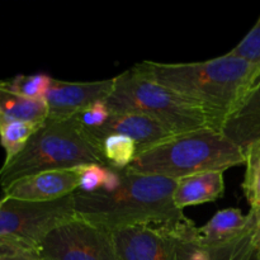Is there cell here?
Wrapping results in <instances>:
<instances>
[{
	"label": "cell",
	"instance_id": "1",
	"mask_svg": "<svg viewBox=\"0 0 260 260\" xmlns=\"http://www.w3.org/2000/svg\"><path fill=\"white\" fill-rule=\"evenodd\" d=\"M137 68L161 85L206 112L211 127L222 131L260 76V66L230 52L200 62L164 63L142 61Z\"/></svg>",
	"mask_w": 260,
	"mask_h": 260
},
{
	"label": "cell",
	"instance_id": "2",
	"mask_svg": "<svg viewBox=\"0 0 260 260\" xmlns=\"http://www.w3.org/2000/svg\"><path fill=\"white\" fill-rule=\"evenodd\" d=\"M177 180L122 170L121 187L73 194L75 217L108 231L134 226L169 225L185 220L173 202Z\"/></svg>",
	"mask_w": 260,
	"mask_h": 260
},
{
	"label": "cell",
	"instance_id": "3",
	"mask_svg": "<svg viewBox=\"0 0 260 260\" xmlns=\"http://www.w3.org/2000/svg\"><path fill=\"white\" fill-rule=\"evenodd\" d=\"M245 164V151L222 131L202 128L178 135L135 157L127 170L168 179L225 172Z\"/></svg>",
	"mask_w": 260,
	"mask_h": 260
},
{
	"label": "cell",
	"instance_id": "4",
	"mask_svg": "<svg viewBox=\"0 0 260 260\" xmlns=\"http://www.w3.org/2000/svg\"><path fill=\"white\" fill-rule=\"evenodd\" d=\"M89 164L107 167L102 147L90 139L76 117L46 119L24 149L0 168V187L20 178L52 170L76 169Z\"/></svg>",
	"mask_w": 260,
	"mask_h": 260
},
{
	"label": "cell",
	"instance_id": "5",
	"mask_svg": "<svg viewBox=\"0 0 260 260\" xmlns=\"http://www.w3.org/2000/svg\"><path fill=\"white\" fill-rule=\"evenodd\" d=\"M106 103L111 113L129 112L151 117L175 136L212 128L203 109L155 81L136 65L114 78L113 90Z\"/></svg>",
	"mask_w": 260,
	"mask_h": 260
},
{
	"label": "cell",
	"instance_id": "6",
	"mask_svg": "<svg viewBox=\"0 0 260 260\" xmlns=\"http://www.w3.org/2000/svg\"><path fill=\"white\" fill-rule=\"evenodd\" d=\"M37 253L41 260H122L111 231L78 217L52 229Z\"/></svg>",
	"mask_w": 260,
	"mask_h": 260
},
{
	"label": "cell",
	"instance_id": "7",
	"mask_svg": "<svg viewBox=\"0 0 260 260\" xmlns=\"http://www.w3.org/2000/svg\"><path fill=\"white\" fill-rule=\"evenodd\" d=\"M74 217L73 196L46 203L2 197L0 236L18 239L37 248L52 229Z\"/></svg>",
	"mask_w": 260,
	"mask_h": 260
},
{
	"label": "cell",
	"instance_id": "8",
	"mask_svg": "<svg viewBox=\"0 0 260 260\" xmlns=\"http://www.w3.org/2000/svg\"><path fill=\"white\" fill-rule=\"evenodd\" d=\"M114 86V78L98 81H62L53 79L45 96L47 119L73 118L96 102H106Z\"/></svg>",
	"mask_w": 260,
	"mask_h": 260
},
{
	"label": "cell",
	"instance_id": "9",
	"mask_svg": "<svg viewBox=\"0 0 260 260\" xmlns=\"http://www.w3.org/2000/svg\"><path fill=\"white\" fill-rule=\"evenodd\" d=\"M80 187L79 168L28 175L3 188V197L24 202L46 203L73 196Z\"/></svg>",
	"mask_w": 260,
	"mask_h": 260
},
{
	"label": "cell",
	"instance_id": "10",
	"mask_svg": "<svg viewBox=\"0 0 260 260\" xmlns=\"http://www.w3.org/2000/svg\"><path fill=\"white\" fill-rule=\"evenodd\" d=\"M111 233L122 260H178L174 240L164 226H134Z\"/></svg>",
	"mask_w": 260,
	"mask_h": 260
},
{
	"label": "cell",
	"instance_id": "11",
	"mask_svg": "<svg viewBox=\"0 0 260 260\" xmlns=\"http://www.w3.org/2000/svg\"><path fill=\"white\" fill-rule=\"evenodd\" d=\"M85 131L88 132L90 139L101 147L103 140L111 135H122L129 137L136 144L137 155L175 136L151 117L140 113H129V112L111 113L103 126L94 129L85 128Z\"/></svg>",
	"mask_w": 260,
	"mask_h": 260
},
{
	"label": "cell",
	"instance_id": "12",
	"mask_svg": "<svg viewBox=\"0 0 260 260\" xmlns=\"http://www.w3.org/2000/svg\"><path fill=\"white\" fill-rule=\"evenodd\" d=\"M222 132L244 151L260 140V76L225 122Z\"/></svg>",
	"mask_w": 260,
	"mask_h": 260
},
{
	"label": "cell",
	"instance_id": "13",
	"mask_svg": "<svg viewBox=\"0 0 260 260\" xmlns=\"http://www.w3.org/2000/svg\"><path fill=\"white\" fill-rule=\"evenodd\" d=\"M223 193V172L200 173L177 180L173 202L178 210L183 211L190 206L213 202L222 197Z\"/></svg>",
	"mask_w": 260,
	"mask_h": 260
},
{
	"label": "cell",
	"instance_id": "14",
	"mask_svg": "<svg viewBox=\"0 0 260 260\" xmlns=\"http://www.w3.org/2000/svg\"><path fill=\"white\" fill-rule=\"evenodd\" d=\"M253 225V215H243L239 208L220 210L205 226L198 228L205 245L218 246L243 235Z\"/></svg>",
	"mask_w": 260,
	"mask_h": 260
},
{
	"label": "cell",
	"instance_id": "15",
	"mask_svg": "<svg viewBox=\"0 0 260 260\" xmlns=\"http://www.w3.org/2000/svg\"><path fill=\"white\" fill-rule=\"evenodd\" d=\"M47 114L45 101L25 98L0 83V123L28 122L41 126L47 119Z\"/></svg>",
	"mask_w": 260,
	"mask_h": 260
},
{
	"label": "cell",
	"instance_id": "16",
	"mask_svg": "<svg viewBox=\"0 0 260 260\" xmlns=\"http://www.w3.org/2000/svg\"><path fill=\"white\" fill-rule=\"evenodd\" d=\"M102 152L107 167L124 170L132 164L137 155V146L129 137L111 135L102 142Z\"/></svg>",
	"mask_w": 260,
	"mask_h": 260
},
{
	"label": "cell",
	"instance_id": "17",
	"mask_svg": "<svg viewBox=\"0 0 260 260\" xmlns=\"http://www.w3.org/2000/svg\"><path fill=\"white\" fill-rule=\"evenodd\" d=\"M38 127L40 126L28 122L0 123V144L5 150L4 161H9L24 149Z\"/></svg>",
	"mask_w": 260,
	"mask_h": 260
},
{
	"label": "cell",
	"instance_id": "18",
	"mask_svg": "<svg viewBox=\"0 0 260 260\" xmlns=\"http://www.w3.org/2000/svg\"><path fill=\"white\" fill-rule=\"evenodd\" d=\"M254 222L246 233L234 240L212 246L213 260H260L259 249L253 239Z\"/></svg>",
	"mask_w": 260,
	"mask_h": 260
},
{
	"label": "cell",
	"instance_id": "19",
	"mask_svg": "<svg viewBox=\"0 0 260 260\" xmlns=\"http://www.w3.org/2000/svg\"><path fill=\"white\" fill-rule=\"evenodd\" d=\"M245 177L243 189L251 208L260 207V140L245 151Z\"/></svg>",
	"mask_w": 260,
	"mask_h": 260
},
{
	"label": "cell",
	"instance_id": "20",
	"mask_svg": "<svg viewBox=\"0 0 260 260\" xmlns=\"http://www.w3.org/2000/svg\"><path fill=\"white\" fill-rule=\"evenodd\" d=\"M53 79L47 74H35V75H17L10 80H2L3 86L9 90L29 99H42L52 84Z\"/></svg>",
	"mask_w": 260,
	"mask_h": 260
},
{
	"label": "cell",
	"instance_id": "21",
	"mask_svg": "<svg viewBox=\"0 0 260 260\" xmlns=\"http://www.w3.org/2000/svg\"><path fill=\"white\" fill-rule=\"evenodd\" d=\"M0 260H41L37 248L14 238L0 236Z\"/></svg>",
	"mask_w": 260,
	"mask_h": 260
},
{
	"label": "cell",
	"instance_id": "22",
	"mask_svg": "<svg viewBox=\"0 0 260 260\" xmlns=\"http://www.w3.org/2000/svg\"><path fill=\"white\" fill-rule=\"evenodd\" d=\"M231 55L244 58L248 62L260 66V17L250 32L243 38L236 47L230 51Z\"/></svg>",
	"mask_w": 260,
	"mask_h": 260
},
{
	"label": "cell",
	"instance_id": "23",
	"mask_svg": "<svg viewBox=\"0 0 260 260\" xmlns=\"http://www.w3.org/2000/svg\"><path fill=\"white\" fill-rule=\"evenodd\" d=\"M79 172H80V187L78 190L91 193L102 189L107 167L101 164H89L79 168Z\"/></svg>",
	"mask_w": 260,
	"mask_h": 260
},
{
	"label": "cell",
	"instance_id": "24",
	"mask_svg": "<svg viewBox=\"0 0 260 260\" xmlns=\"http://www.w3.org/2000/svg\"><path fill=\"white\" fill-rule=\"evenodd\" d=\"M109 116H111V111L106 102H96L75 117L84 128L94 129L103 126Z\"/></svg>",
	"mask_w": 260,
	"mask_h": 260
},
{
	"label": "cell",
	"instance_id": "25",
	"mask_svg": "<svg viewBox=\"0 0 260 260\" xmlns=\"http://www.w3.org/2000/svg\"><path fill=\"white\" fill-rule=\"evenodd\" d=\"M250 212L251 215H253V222H254V229H253L254 244L256 245V248L260 249V207L251 208Z\"/></svg>",
	"mask_w": 260,
	"mask_h": 260
},
{
	"label": "cell",
	"instance_id": "26",
	"mask_svg": "<svg viewBox=\"0 0 260 260\" xmlns=\"http://www.w3.org/2000/svg\"><path fill=\"white\" fill-rule=\"evenodd\" d=\"M259 258H260V249H259Z\"/></svg>",
	"mask_w": 260,
	"mask_h": 260
}]
</instances>
